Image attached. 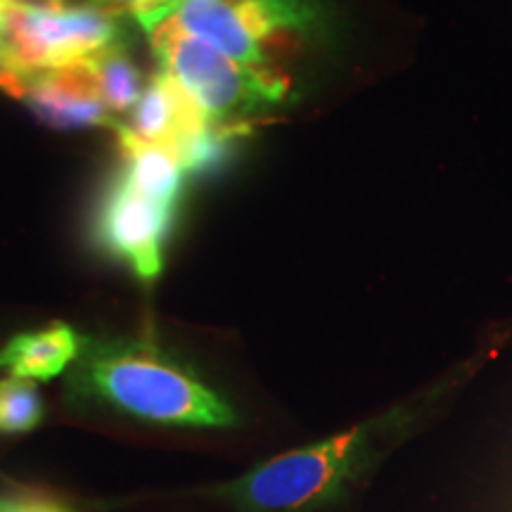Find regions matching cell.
Returning a JSON list of instances; mask_svg holds the SVG:
<instances>
[{
  "label": "cell",
  "mask_w": 512,
  "mask_h": 512,
  "mask_svg": "<svg viewBox=\"0 0 512 512\" xmlns=\"http://www.w3.org/2000/svg\"><path fill=\"white\" fill-rule=\"evenodd\" d=\"M76 399L176 427H233V406L147 337L88 339L69 375Z\"/></svg>",
  "instance_id": "6da1fadb"
},
{
  "label": "cell",
  "mask_w": 512,
  "mask_h": 512,
  "mask_svg": "<svg viewBox=\"0 0 512 512\" xmlns=\"http://www.w3.org/2000/svg\"><path fill=\"white\" fill-rule=\"evenodd\" d=\"M384 420H370L316 444L275 456L219 496L245 512H294L335 498L366 467Z\"/></svg>",
  "instance_id": "7a4b0ae2"
},
{
  "label": "cell",
  "mask_w": 512,
  "mask_h": 512,
  "mask_svg": "<svg viewBox=\"0 0 512 512\" xmlns=\"http://www.w3.org/2000/svg\"><path fill=\"white\" fill-rule=\"evenodd\" d=\"M145 31L150 34L159 72L171 76L214 124L240 126L247 117L283 102L290 91V81L278 69H254L235 62L178 27L171 17H162Z\"/></svg>",
  "instance_id": "3957f363"
},
{
  "label": "cell",
  "mask_w": 512,
  "mask_h": 512,
  "mask_svg": "<svg viewBox=\"0 0 512 512\" xmlns=\"http://www.w3.org/2000/svg\"><path fill=\"white\" fill-rule=\"evenodd\" d=\"M119 43V17L91 0H0V79L72 67Z\"/></svg>",
  "instance_id": "277c9868"
},
{
  "label": "cell",
  "mask_w": 512,
  "mask_h": 512,
  "mask_svg": "<svg viewBox=\"0 0 512 512\" xmlns=\"http://www.w3.org/2000/svg\"><path fill=\"white\" fill-rule=\"evenodd\" d=\"M164 17L254 69H278L275 48L311 27L316 12L306 0H181Z\"/></svg>",
  "instance_id": "5b68a950"
},
{
  "label": "cell",
  "mask_w": 512,
  "mask_h": 512,
  "mask_svg": "<svg viewBox=\"0 0 512 512\" xmlns=\"http://www.w3.org/2000/svg\"><path fill=\"white\" fill-rule=\"evenodd\" d=\"M174 214L119 174L100 204L95 235L107 254L124 261L143 283H152L164 268V240Z\"/></svg>",
  "instance_id": "8992f818"
},
{
  "label": "cell",
  "mask_w": 512,
  "mask_h": 512,
  "mask_svg": "<svg viewBox=\"0 0 512 512\" xmlns=\"http://www.w3.org/2000/svg\"><path fill=\"white\" fill-rule=\"evenodd\" d=\"M0 88L27 102L29 110L50 126H105L114 131L124 126L102 102L86 62L29 74H8L0 79Z\"/></svg>",
  "instance_id": "52a82bcc"
},
{
  "label": "cell",
  "mask_w": 512,
  "mask_h": 512,
  "mask_svg": "<svg viewBox=\"0 0 512 512\" xmlns=\"http://www.w3.org/2000/svg\"><path fill=\"white\" fill-rule=\"evenodd\" d=\"M207 124L209 119L197 110L183 88L171 76L157 72L147 81L143 98L131 110L126 126L145 143L166 145L174 150L178 143Z\"/></svg>",
  "instance_id": "ba28073f"
},
{
  "label": "cell",
  "mask_w": 512,
  "mask_h": 512,
  "mask_svg": "<svg viewBox=\"0 0 512 512\" xmlns=\"http://www.w3.org/2000/svg\"><path fill=\"white\" fill-rule=\"evenodd\" d=\"M83 342L72 325L50 323L41 330L22 332L0 347V370L22 380L48 382L72 368L81 356Z\"/></svg>",
  "instance_id": "9c48e42d"
},
{
  "label": "cell",
  "mask_w": 512,
  "mask_h": 512,
  "mask_svg": "<svg viewBox=\"0 0 512 512\" xmlns=\"http://www.w3.org/2000/svg\"><path fill=\"white\" fill-rule=\"evenodd\" d=\"M121 145V176L145 197L174 209L181 202L185 169L174 150L166 145L145 143L133 136L126 124L117 131Z\"/></svg>",
  "instance_id": "30bf717a"
},
{
  "label": "cell",
  "mask_w": 512,
  "mask_h": 512,
  "mask_svg": "<svg viewBox=\"0 0 512 512\" xmlns=\"http://www.w3.org/2000/svg\"><path fill=\"white\" fill-rule=\"evenodd\" d=\"M86 67L93 74L102 102L112 114L131 112L143 98L147 81L138 64L133 62V57L126 53L124 43L91 57Z\"/></svg>",
  "instance_id": "8fae6325"
},
{
  "label": "cell",
  "mask_w": 512,
  "mask_h": 512,
  "mask_svg": "<svg viewBox=\"0 0 512 512\" xmlns=\"http://www.w3.org/2000/svg\"><path fill=\"white\" fill-rule=\"evenodd\" d=\"M43 420V399L36 384L22 377L0 380V434H24Z\"/></svg>",
  "instance_id": "7c38bea8"
},
{
  "label": "cell",
  "mask_w": 512,
  "mask_h": 512,
  "mask_svg": "<svg viewBox=\"0 0 512 512\" xmlns=\"http://www.w3.org/2000/svg\"><path fill=\"white\" fill-rule=\"evenodd\" d=\"M91 3L112 12L114 17L133 15L143 24V29H150L171 10V0H91Z\"/></svg>",
  "instance_id": "4fadbf2b"
},
{
  "label": "cell",
  "mask_w": 512,
  "mask_h": 512,
  "mask_svg": "<svg viewBox=\"0 0 512 512\" xmlns=\"http://www.w3.org/2000/svg\"><path fill=\"white\" fill-rule=\"evenodd\" d=\"M0 512H72L67 505L46 496L34 494H12L0 496Z\"/></svg>",
  "instance_id": "5bb4252c"
}]
</instances>
